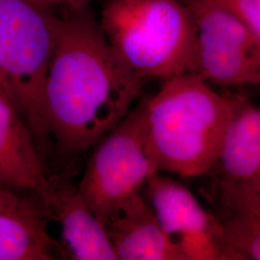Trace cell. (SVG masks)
<instances>
[{"label":"cell","instance_id":"6da1fadb","mask_svg":"<svg viewBox=\"0 0 260 260\" xmlns=\"http://www.w3.org/2000/svg\"><path fill=\"white\" fill-rule=\"evenodd\" d=\"M146 82L119 61L88 6L64 10L45 83L48 135L65 154L91 149L128 115Z\"/></svg>","mask_w":260,"mask_h":260},{"label":"cell","instance_id":"7a4b0ae2","mask_svg":"<svg viewBox=\"0 0 260 260\" xmlns=\"http://www.w3.org/2000/svg\"><path fill=\"white\" fill-rule=\"evenodd\" d=\"M162 82L136 107L153 167L185 178L213 171L226 130L246 99L218 93L196 73Z\"/></svg>","mask_w":260,"mask_h":260},{"label":"cell","instance_id":"3957f363","mask_svg":"<svg viewBox=\"0 0 260 260\" xmlns=\"http://www.w3.org/2000/svg\"><path fill=\"white\" fill-rule=\"evenodd\" d=\"M99 22L119 61L145 80L195 73L187 0H106Z\"/></svg>","mask_w":260,"mask_h":260},{"label":"cell","instance_id":"277c9868","mask_svg":"<svg viewBox=\"0 0 260 260\" xmlns=\"http://www.w3.org/2000/svg\"><path fill=\"white\" fill-rule=\"evenodd\" d=\"M38 0H0V87L32 131L47 143L44 92L58 16Z\"/></svg>","mask_w":260,"mask_h":260},{"label":"cell","instance_id":"5b68a950","mask_svg":"<svg viewBox=\"0 0 260 260\" xmlns=\"http://www.w3.org/2000/svg\"><path fill=\"white\" fill-rule=\"evenodd\" d=\"M78 189L103 222L157 173L145 149L137 108L93 147Z\"/></svg>","mask_w":260,"mask_h":260},{"label":"cell","instance_id":"8992f818","mask_svg":"<svg viewBox=\"0 0 260 260\" xmlns=\"http://www.w3.org/2000/svg\"><path fill=\"white\" fill-rule=\"evenodd\" d=\"M196 29L195 73L222 86L260 85V41L218 0H187Z\"/></svg>","mask_w":260,"mask_h":260},{"label":"cell","instance_id":"52a82bcc","mask_svg":"<svg viewBox=\"0 0 260 260\" xmlns=\"http://www.w3.org/2000/svg\"><path fill=\"white\" fill-rule=\"evenodd\" d=\"M44 207L47 217L61 225L66 258L118 260L104 223L92 211L78 187L68 178L49 177Z\"/></svg>","mask_w":260,"mask_h":260},{"label":"cell","instance_id":"ba28073f","mask_svg":"<svg viewBox=\"0 0 260 260\" xmlns=\"http://www.w3.org/2000/svg\"><path fill=\"white\" fill-rule=\"evenodd\" d=\"M0 188L30 193L45 205L49 177L37 142L14 104L0 91Z\"/></svg>","mask_w":260,"mask_h":260},{"label":"cell","instance_id":"9c48e42d","mask_svg":"<svg viewBox=\"0 0 260 260\" xmlns=\"http://www.w3.org/2000/svg\"><path fill=\"white\" fill-rule=\"evenodd\" d=\"M104 225L117 259L185 260L178 242L165 232L140 192Z\"/></svg>","mask_w":260,"mask_h":260},{"label":"cell","instance_id":"30bf717a","mask_svg":"<svg viewBox=\"0 0 260 260\" xmlns=\"http://www.w3.org/2000/svg\"><path fill=\"white\" fill-rule=\"evenodd\" d=\"M215 168L218 189L260 193V106L242 103L223 138Z\"/></svg>","mask_w":260,"mask_h":260},{"label":"cell","instance_id":"8fae6325","mask_svg":"<svg viewBox=\"0 0 260 260\" xmlns=\"http://www.w3.org/2000/svg\"><path fill=\"white\" fill-rule=\"evenodd\" d=\"M145 187L159 223L176 240L210 229L218 222L188 188L162 173L153 174Z\"/></svg>","mask_w":260,"mask_h":260},{"label":"cell","instance_id":"7c38bea8","mask_svg":"<svg viewBox=\"0 0 260 260\" xmlns=\"http://www.w3.org/2000/svg\"><path fill=\"white\" fill-rule=\"evenodd\" d=\"M44 205L28 201L23 206L0 212V260H54L65 256L62 245L46 231Z\"/></svg>","mask_w":260,"mask_h":260},{"label":"cell","instance_id":"4fadbf2b","mask_svg":"<svg viewBox=\"0 0 260 260\" xmlns=\"http://www.w3.org/2000/svg\"><path fill=\"white\" fill-rule=\"evenodd\" d=\"M221 238L229 260H260V193L218 189Z\"/></svg>","mask_w":260,"mask_h":260},{"label":"cell","instance_id":"5bb4252c","mask_svg":"<svg viewBox=\"0 0 260 260\" xmlns=\"http://www.w3.org/2000/svg\"><path fill=\"white\" fill-rule=\"evenodd\" d=\"M250 28L260 41V0H218Z\"/></svg>","mask_w":260,"mask_h":260},{"label":"cell","instance_id":"9a60e30c","mask_svg":"<svg viewBox=\"0 0 260 260\" xmlns=\"http://www.w3.org/2000/svg\"><path fill=\"white\" fill-rule=\"evenodd\" d=\"M28 200L21 199L18 194L0 188V212L16 210L27 203Z\"/></svg>","mask_w":260,"mask_h":260},{"label":"cell","instance_id":"2e32d148","mask_svg":"<svg viewBox=\"0 0 260 260\" xmlns=\"http://www.w3.org/2000/svg\"><path fill=\"white\" fill-rule=\"evenodd\" d=\"M50 8L62 7L65 9H78L88 6L91 0H38Z\"/></svg>","mask_w":260,"mask_h":260},{"label":"cell","instance_id":"e0dca14e","mask_svg":"<svg viewBox=\"0 0 260 260\" xmlns=\"http://www.w3.org/2000/svg\"><path fill=\"white\" fill-rule=\"evenodd\" d=\"M0 91H1V92H2V90H1V87H0Z\"/></svg>","mask_w":260,"mask_h":260}]
</instances>
